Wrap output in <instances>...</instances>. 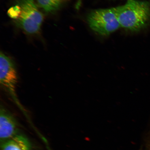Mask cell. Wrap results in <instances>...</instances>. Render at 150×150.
Here are the masks:
<instances>
[{"label":"cell","mask_w":150,"mask_h":150,"mask_svg":"<svg viewBox=\"0 0 150 150\" xmlns=\"http://www.w3.org/2000/svg\"><path fill=\"white\" fill-rule=\"evenodd\" d=\"M116 7L121 28L139 31L150 21V2L128 0L125 5Z\"/></svg>","instance_id":"6da1fadb"},{"label":"cell","mask_w":150,"mask_h":150,"mask_svg":"<svg viewBox=\"0 0 150 150\" xmlns=\"http://www.w3.org/2000/svg\"><path fill=\"white\" fill-rule=\"evenodd\" d=\"M87 19L91 29L102 36L111 34L121 28L117 7L93 11L88 15Z\"/></svg>","instance_id":"7a4b0ae2"},{"label":"cell","mask_w":150,"mask_h":150,"mask_svg":"<svg viewBox=\"0 0 150 150\" xmlns=\"http://www.w3.org/2000/svg\"><path fill=\"white\" fill-rule=\"evenodd\" d=\"M21 8L16 25L28 34H37L40 31L44 17L34 0H16Z\"/></svg>","instance_id":"3957f363"},{"label":"cell","mask_w":150,"mask_h":150,"mask_svg":"<svg viewBox=\"0 0 150 150\" xmlns=\"http://www.w3.org/2000/svg\"><path fill=\"white\" fill-rule=\"evenodd\" d=\"M17 71L13 59L3 52L0 54V84L15 104L27 115L26 112L19 100L16 93L18 81Z\"/></svg>","instance_id":"277c9868"},{"label":"cell","mask_w":150,"mask_h":150,"mask_svg":"<svg viewBox=\"0 0 150 150\" xmlns=\"http://www.w3.org/2000/svg\"><path fill=\"white\" fill-rule=\"evenodd\" d=\"M18 123L16 118L6 108L0 109V138L3 142L16 135Z\"/></svg>","instance_id":"5b68a950"},{"label":"cell","mask_w":150,"mask_h":150,"mask_svg":"<svg viewBox=\"0 0 150 150\" xmlns=\"http://www.w3.org/2000/svg\"><path fill=\"white\" fill-rule=\"evenodd\" d=\"M1 150H31L32 146L29 140L21 134H16L3 142Z\"/></svg>","instance_id":"8992f818"},{"label":"cell","mask_w":150,"mask_h":150,"mask_svg":"<svg viewBox=\"0 0 150 150\" xmlns=\"http://www.w3.org/2000/svg\"><path fill=\"white\" fill-rule=\"evenodd\" d=\"M70 0H37L38 4L48 13H52L59 10Z\"/></svg>","instance_id":"52a82bcc"},{"label":"cell","mask_w":150,"mask_h":150,"mask_svg":"<svg viewBox=\"0 0 150 150\" xmlns=\"http://www.w3.org/2000/svg\"><path fill=\"white\" fill-rule=\"evenodd\" d=\"M20 13V7L18 4L9 8L8 11V16L15 20L17 19L18 18Z\"/></svg>","instance_id":"ba28073f"},{"label":"cell","mask_w":150,"mask_h":150,"mask_svg":"<svg viewBox=\"0 0 150 150\" xmlns=\"http://www.w3.org/2000/svg\"><path fill=\"white\" fill-rule=\"evenodd\" d=\"M127 1H128V0H127Z\"/></svg>","instance_id":"9c48e42d"}]
</instances>
